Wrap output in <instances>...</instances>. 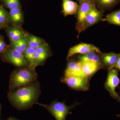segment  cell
<instances>
[{
  "label": "cell",
  "instance_id": "obj_1",
  "mask_svg": "<svg viewBox=\"0 0 120 120\" xmlns=\"http://www.w3.org/2000/svg\"><path fill=\"white\" fill-rule=\"evenodd\" d=\"M41 93L40 83L36 80L27 86L8 92V98L13 107L19 110H25L36 104Z\"/></svg>",
  "mask_w": 120,
  "mask_h": 120
},
{
  "label": "cell",
  "instance_id": "obj_2",
  "mask_svg": "<svg viewBox=\"0 0 120 120\" xmlns=\"http://www.w3.org/2000/svg\"><path fill=\"white\" fill-rule=\"evenodd\" d=\"M38 77L35 69L30 67L15 69L10 75L9 92L32 83L37 80Z\"/></svg>",
  "mask_w": 120,
  "mask_h": 120
},
{
  "label": "cell",
  "instance_id": "obj_3",
  "mask_svg": "<svg viewBox=\"0 0 120 120\" xmlns=\"http://www.w3.org/2000/svg\"><path fill=\"white\" fill-rule=\"evenodd\" d=\"M36 104L44 107L54 117L56 120H65L66 117L68 114L71 113L70 110L72 109L75 106L73 105L68 106L64 102L54 101L50 105H47L37 102Z\"/></svg>",
  "mask_w": 120,
  "mask_h": 120
},
{
  "label": "cell",
  "instance_id": "obj_4",
  "mask_svg": "<svg viewBox=\"0 0 120 120\" xmlns=\"http://www.w3.org/2000/svg\"><path fill=\"white\" fill-rule=\"evenodd\" d=\"M4 62L13 64L19 68L29 67L23 54L19 52L12 47H7L0 57Z\"/></svg>",
  "mask_w": 120,
  "mask_h": 120
},
{
  "label": "cell",
  "instance_id": "obj_5",
  "mask_svg": "<svg viewBox=\"0 0 120 120\" xmlns=\"http://www.w3.org/2000/svg\"><path fill=\"white\" fill-rule=\"evenodd\" d=\"M120 82L118 69L115 68L109 69L107 79L105 84V88L114 99L119 102L120 101V96L116 92V89Z\"/></svg>",
  "mask_w": 120,
  "mask_h": 120
},
{
  "label": "cell",
  "instance_id": "obj_6",
  "mask_svg": "<svg viewBox=\"0 0 120 120\" xmlns=\"http://www.w3.org/2000/svg\"><path fill=\"white\" fill-rule=\"evenodd\" d=\"M88 79L73 76H65L61 79L72 89L78 90L86 91L88 90L89 84Z\"/></svg>",
  "mask_w": 120,
  "mask_h": 120
},
{
  "label": "cell",
  "instance_id": "obj_7",
  "mask_svg": "<svg viewBox=\"0 0 120 120\" xmlns=\"http://www.w3.org/2000/svg\"><path fill=\"white\" fill-rule=\"evenodd\" d=\"M102 16V12L95 6L86 15L82 24L77 27V30L79 32H82L98 22L101 20Z\"/></svg>",
  "mask_w": 120,
  "mask_h": 120
},
{
  "label": "cell",
  "instance_id": "obj_8",
  "mask_svg": "<svg viewBox=\"0 0 120 120\" xmlns=\"http://www.w3.org/2000/svg\"><path fill=\"white\" fill-rule=\"evenodd\" d=\"M50 54L49 46L45 42L35 49L32 68L35 69L36 67L43 64Z\"/></svg>",
  "mask_w": 120,
  "mask_h": 120
},
{
  "label": "cell",
  "instance_id": "obj_9",
  "mask_svg": "<svg viewBox=\"0 0 120 120\" xmlns=\"http://www.w3.org/2000/svg\"><path fill=\"white\" fill-rule=\"evenodd\" d=\"M79 4L77 13V27L82 24L86 15L92 8L95 6V0H85Z\"/></svg>",
  "mask_w": 120,
  "mask_h": 120
},
{
  "label": "cell",
  "instance_id": "obj_10",
  "mask_svg": "<svg viewBox=\"0 0 120 120\" xmlns=\"http://www.w3.org/2000/svg\"><path fill=\"white\" fill-rule=\"evenodd\" d=\"M101 53L99 49L94 45L87 43H81L71 47L69 50L67 59L76 54H83L91 52Z\"/></svg>",
  "mask_w": 120,
  "mask_h": 120
},
{
  "label": "cell",
  "instance_id": "obj_11",
  "mask_svg": "<svg viewBox=\"0 0 120 120\" xmlns=\"http://www.w3.org/2000/svg\"><path fill=\"white\" fill-rule=\"evenodd\" d=\"M65 76H76L88 79L82 71L80 63L73 60L69 61L68 63Z\"/></svg>",
  "mask_w": 120,
  "mask_h": 120
},
{
  "label": "cell",
  "instance_id": "obj_12",
  "mask_svg": "<svg viewBox=\"0 0 120 120\" xmlns=\"http://www.w3.org/2000/svg\"><path fill=\"white\" fill-rule=\"evenodd\" d=\"M119 54L113 52L101 54V64L103 67L109 69L114 68L118 60Z\"/></svg>",
  "mask_w": 120,
  "mask_h": 120
},
{
  "label": "cell",
  "instance_id": "obj_13",
  "mask_svg": "<svg viewBox=\"0 0 120 120\" xmlns=\"http://www.w3.org/2000/svg\"><path fill=\"white\" fill-rule=\"evenodd\" d=\"M6 32L11 42L20 40L26 37L27 34L21 28L15 26L7 28Z\"/></svg>",
  "mask_w": 120,
  "mask_h": 120
},
{
  "label": "cell",
  "instance_id": "obj_14",
  "mask_svg": "<svg viewBox=\"0 0 120 120\" xmlns=\"http://www.w3.org/2000/svg\"><path fill=\"white\" fill-rule=\"evenodd\" d=\"M9 21L14 26H19L23 21V15L21 8L10 9Z\"/></svg>",
  "mask_w": 120,
  "mask_h": 120
},
{
  "label": "cell",
  "instance_id": "obj_15",
  "mask_svg": "<svg viewBox=\"0 0 120 120\" xmlns=\"http://www.w3.org/2000/svg\"><path fill=\"white\" fill-rule=\"evenodd\" d=\"M62 13L65 16L75 15L77 13L79 5L71 0H62Z\"/></svg>",
  "mask_w": 120,
  "mask_h": 120
},
{
  "label": "cell",
  "instance_id": "obj_16",
  "mask_svg": "<svg viewBox=\"0 0 120 120\" xmlns=\"http://www.w3.org/2000/svg\"><path fill=\"white\" fill-rule=\"evenodd\" d=\"M80 63L82 71L88 78L93 75L101 67L99 65L94 62Z\"/></svg>",
  "mask_w": 120,
  "mask_h": 120
},
{
  "label": "cell",
  "instance_id": "obj_17",
  "mask_svg": "<svg viewBox=\"0 0 120 120\" xmlns=\"http://www.w3.org/2000/svg\"><path fill=\"white\" fill-rule=\"evenodd\" d=\"M11 46L17 52L24 55V52L28 47L26 35L17 41L11 42Z\"/></svg>",
  "mask_w": 120,
  "mask_h": 120
},
{
  "label": "cell",
  "instance_id": "obj_18",
  "mask_svg": "<svg viewBox=\"0 0 120 120\" xmlns=\"http://www.w3.org/2000/svg\"><path fill=\"white\" fill-rule=\"evenodd\" d=\"M102 20L112 24L120 26V9L107 15Z\"/></svg>",
  "mask_w": 120,
  "mask_h": 120
},
{
  "label": "cell",
  "instance_id": "obj_19",
  "mask_svg": "<svg viewBox=\"0 0 120 120\" xmlns=\"http://www.w3.org/2000/svg\"><path fill=\"white\" fill-rule=\"evenodd\" d=\"M26 37L28 47L36 49L45 43L42 39L33 35L27 34Z\"/></svg>",
  "mask_w": 120,
  "mask_h": 120
},
{
  "label": "cell",
  "instance_id": "obj_20",
  "mask_svg": "<svg viewBox=\"0 0 120 120\" xmlns=\"http://www.w3.org/2000/svg\"><path fill=\"white\" fill-rule=\"evenodd\" d=\"M120 0H95L100 8L104 9H109L114 7L120 2Z\"/></svg>",
  "mask_w": 120,
  "mask_h": 120
},
{
  "label": "cell",
  "instance_id": "obj_21",
  "mask_svg": "<svg viewBox=\"0 0 120 120\" xmlns=\"http://www.w3.org/2000/svg\"><path fill=\"white\" fill-rule=\"evenodd\" d=\"M35 51V49L28 47L24 53V56L28 63L29 67L31 68L33 64Z\"/></svg>",
  "mask_w": 120,
  "mask_h": 120
},
{
  "label": "cell",
  "instance_id": "obj_22",
  "mask_svg": "<svg viewBox=\"0 0 120 120\" xmlns=\"http://www.w3.org/2000/svg\"><path fill=\"white\" fill-rule=\"evenodd\" d=\"M99 52L94 51L82 54L79 57V61L80 62H93L95 56Z\"/></svg>",
  "mask_w": 120,
  "mask_h": 120
},
{
  "label": "cell",
  "instance_id": "obj_23",
  "mask_svg": "<svg viewBox=\"0 0 120 120\" xmlns=\"http://www.w3.org/2000/svg\"><path fill=\"white\" fill-rule=\"evenodd\" d=\"M5 7L10 9L21 8L19 0H1Z\"/></svg>",
  "mask_w": 120,
  "mask_h": 120
},
{
  "label": "cell",
  "instance_id": "obj_24",
  "mask_svg": "<svg viewBox=\"0 0 120 120\" xmlns=\"http://www.w3.org/2000/svg\"><path fill=\"white\" fill-rule=\"evenodd\" d=\"M9 13L3 7H0V24L3 26L9 22Z\"/></svg>",
  "mask_w": 120,
  "mask_h": 120
},
{
  "label": "cell",
  "instance_id": "obj_25",
  "mask_svg": "<svg viewBox=\"0 0 120 120\" xmlns=\"http://www.w3.org/2000/svg\"><path fill=\"white\" fill-rule=\"evenodd\" d=\"M7 47L4 37L0 35V57L7 49Z\"/></svg>",
  "mask_w": 120,
  "mask_h": 120
},
{
  "label": "cell",
  "instance_id": "obj_26",
  "mask_svg": "<svg viewBox=\"0 0 120 120\" xmlns=\"http://www.w3.org/2000/svg\"><path fill=\"white\" fill-rule=\"evenodd\" d=\"M114 68L117 69L120 71V53L119 54L118 60H117Z\"/></svg>",
  "mask_w": 120,
  "mask_h": 120
},
{
  "label": "cell",
  "instance_id": "obj_27",
  "mask_svg": "<svg viewBox=\"0 0 120 120\" xmlns=\"http://www.w3.org/2000/svg\"><path fill=\"white\" fill-rule=\"evenodd\" d=\"M6 120H20L19 119H17V118L14 117H10L8 119Z\"/></svg>",
  "mask_w": 120,
  "mask_h": 120
},
{
  "label": "cell",
  "instance_id": "obj_28",
  "mask_svg": "<svg viewBox=\"0 0 120 120\" xmlns=\"http://www.w3.org/2000/svg\"><path fill=\"white\" fill-rule=\"evenodd\" d=\"M2 105L1 104H0V112L1 110V109H2Z\"/></svg>",
  "mask_w": 120,
  "mask_h": 120
},
{
  "label": "cell",
  "instance_id": "obj_29",
  "mask_svg": "<svg viewBox=\"0 0 120 120\" xmlns=\"http://www.w3.org/2000/svg\"><path fill=\"white\" fill-rule=\"evenodd\" d=\"M84 0H77V1H78L79 3L82 2V1H83Z\"/></svg>",
  "mask_w": 120,
  "mask_h": 120
},
{
  "label": "cell",
  "instance_id": "obj_30",
  "mask_svg": "<svg viewBox=\"0 0 120 120\" xmlns=\"http://www.w3.org/2000/svg\"><path fill=\"white\" fill-rule=\"evenodd\" d=\"M3 26H4L0 24V30H1V28H2Z\"/></svg>",
  "mask_w": 120,
  "mask_h": 120
},
{
  "label": "cell",
  "instance_id": "obj_31",
  "mask_svg": "<svg viewBox=\"0 0 120 120\" xmlns=\"http://www.w3.org/2000/svg\"><path fill=\"white\" fill-rule=\"evenodd\" d=\"M117 116L118 117H120V114H118V115H117Z\"/></svg>",
  "mask_w": 120,
  "mask_h": 120
}]
</instances>
